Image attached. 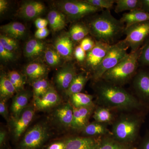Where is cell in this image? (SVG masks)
<instances>
[{
  "label": "cell",
  "mask_w": 149,
  "mask_h": 149,
  "mask_svg": "<svg viewBox=\"0 0 149 149\" xmlns=\"http://www.w3.org/2000/svg\"><path fill=\"white\" fill-rule=\"evenodd\" d=\"M92 95L82 93L73 94L69 97V102L74 108L84 107L95 106Z\"/></svg>",
  "instance_id": "27"
},
{
  "label": "cell",
  "mask_w": 149,
  "mask_h": 149,
  "mask_svg": "<svg viewBox=\"0 0 149 149\" xmlns=\"http://www.w3.org/2000/svg\"><path fill=\"white\" fill-rule=\"evenodd\" d=\"M54 45L56 50L62 57L67 60L72 58L74 52L73 41L68 34L58 37Z\"/></svg>",
  "instance_id": "19"
},
{
  "label": "cell",
  "mask_w": 149,
  "mask_h": 149,
  "mask_svg": "<svg viewBox=\"0 0 149 149\" xmlns=\"http://www.w3.org/2000/svg\"><path fill=\"white\" fill-rule=\"evenodd\" d=\"M65 141H57L52 143L48 146L47 149H65Z\"/></svg>",
  "instance_id": "45"
},
{
  "label": "cell",
  "mask_w": 149,
  "mask_h": 149,
  "mask_svg": "<svg viewBox=\"0 0 149 149\" xmlns=\"http://www.w3.org/2000/svg\"><path fill=\"white\" fill-rule=\"evenodd\" d=\"M124 33L126 35L124 40L131 49V52H136L141 49L149 35V21L133 24L125 28Z\"/></svg>",
  "instance_id": "8"
},
{
  "label": "cell",
  "mask_w": 149,
  "mask_h": 149,
  "mask_svg": "<svg viewBox=\"0 0 149 149\" xmlns=\"http://www.w3.org/2000/svg\"><path fill=\"white\" fill-rule=\"evenodd\" d=\"M35 108L34 105H29L18 116L12 118L10 125L15 140L17 141L26 130L35 115Z\"/></svg>",
  "instance_id": "9"
},
{
  "label": "cell",
  "mask_w": 149,
  "mask_h": 149,
  "mask_svg": "<svg viewBox=\"0 0 149 149\" xmlns=\"http://www.w3.org/2000/svg\"><path fill=\"white\" fill-rule=\"evenodd\" d=\"M17 93L16 89L11 83L7 75L1 74L0 77V97L1 99L7 100Z\"/></svg>",
  "instance_id": "29"
},
{
  "label": "cell",
  "mask_w": 149,
  "mask_h": 149,
  "mask_svg": "<svg viewBox=\"0 0 149 149\" xmlns=\"http://www.w3.org/2000/svg\"><path fill=\"white\" fill-rule=\"evenodd\" d=\"M61 57L56 50L50 48L46 50L45 59L47 63L51 66H58L61 63Z\"/></svg>",
  "instance_id": "35"
},
{
  "label": "cell",
  "mask_w": 149,
  "mask_h": 149,
  "mask_svg": "<svg viewBox=\"0 0 149 149\" xmlns=\"http://www.w3.org/2000/svg\"><path fill=\"white\" fill-rule=\"evenodd\" d=\"M93 116L95 121L103 124H109L114 121V116L111 109L101 106L96 108Z\"/></svg>",
  "instance_id": "30"
},
{
  "label": "cell",
  "mask_w": 149,
  "mask_h": 149,
  "mask_svg": "<svg viewBox=\"0 0 149 149\" xmlns=\"http://www.w3.org/2000/svg\"><path fill=\"white\" fill-rule=\"evenodd\" d=\"M89 33L88 26L82 23H76L71 26L68 34L73 42H78L83 40Z\"/></svg>",
  "instance_id": "31"
},
{
  "label": "cell",
  "mask_w": 149,
  "mask_h": 149,
  "mask_svg": "<svg viewBox=\"0 0 149 149\" xmlns=\"http://www.w3.org/2000/svg\"><path fill=\"white\" fill-rule=\"evenodd\" d=\"M9 79L16 89L17 92L24 90L25 79L24 77L16 71H10L7 75Z\"/></svg>",
  "instance_id": "34"
},
{
  "label": "cell",
  "mask_w": 149,
  "mask_h": 149,
  "mask_svg": "<svg viewBox=\"0 0 149 149\" xmlns=\"http://www.w3.org/2000/svg\"><path fill=\"white\" fill-rule=\"evenodd\" d=\"M101 137L72 136L65 139V149H96Z\"/></svg>",
  "instance_id": "14"
},
{
  "label": "cell",
  "mask_w": 149,
  "mask_h": 149,
  "mask_svg": "<svg viewBox=\"0 0 149 149\" xmlns=\"http://www.w3.org/2000/svg\"><path fill=\"white\" fill-rule=\"evenodd\" d=\"M111 45L96 41L94 47L87 53L85 60L86 66L94 72L103 60Z\"/></svg>",
  "instance_id": "10"
},
{
  "label": "cell",
  "mask_w": 149,
  "mask_h": 149,
  "mask_svg": "<svg viewBox=\"0 0 149 149\" xmlns=\"http://www.w3.org/2000/svg\"><path fill=\"white\" fill-rule=\"evenodd\" d=\"M7 139V132L5 130H2L0 131V146L1 149H3V148L5 145Z\"/></svg>",
  "instance_id": "47"
},
{
  "label": "cell",
  "mask_w": 149,
  "mask_h": 149,
  "mask_svg": "<svg viewBox=\"0 0 149 149\" xmlns=\"http://www.w3.org/2000/svg\"><path fill=\"white\" fill-rule=\"evenodd\" d=\"M45 48L44 43L37 39H32L26 43L24 48L25 56L33 58L40 55Z\"/></svg>",
  "instance_id": "26"
},
{
  "label": "cell",
  "mask_w": 149,
  "mask_h": 149,
  "mask_svg": "<svg viewBox=\"0 0 149 149\" xmlns=\"http://www.w3.org/2000/svg\"><path fill=\"white\" fill-rule=\"evenodd\" d=\"M96 149H137V148L134 145L119 142L110 134L101 137Z\"/></svg>",
  "instance_id": "22"
},
{
  "label": "cell",
  "mask_w": 149,
  "mask_h": 149,
  "mask_svg": "<svg viewBox=\"0 0 149 149\" xmlns=\"http://www.w3.org/2000/svg\"><path fill=\"white\" fill-rule=\"evenodd\" d=\"M49 137L47 125L39 123L32 126L25 133L19 143L20 149H39Z\"/></svg>",
  "instance_id": "6"
},
{
  "label": "cell",
  "mask_w": 149,
  "mask_h": 149,
  "mask_svg": "<svg viewBox=\"0 0 149 149\" xmlns=\"http://www.w3.org/2000/svg\"><path fill=\"white\" fill-rule=\"evenodd\" d=\"M59 7L72 20H77L85 16L103 10L85 1H64L59 3Z\"/></svg>",
  "instance_id": "7"
},
{
  "label": "cell",
  "mask_w": 149,
  "mask_h": 149,
  "mask_svg": "<svg viewBox=\"0 0 149 149\" xmlns=\"http://www.w3.org/2000/svg\"><path fill=\"white\" fill-rule=\"evenodd\" d=\"M47 20L51 29L54 32H57L63 29L66 24L64 15L57 10L50 11L48 14Z\"/></svg>",
  "instance_id": "25"
},
{
  "label": "cell",
  "mask_w": 149,
  "mask_h": 149,
  "mask_svg": "<svg viewBox=\"0 0 149 149\" xmlns=\"http://www.w3.org/2000/svg\"><path fill=\"white\" fill-rule=\"evenodd\" d=\"M0 57L5 61H12L15 58V54L13 52L6 49L2 45L0 44Z\"/></svg>",
  "instance_id": "40"
},
{
  "label": "cell",
  "mask_w": 149,
  "mask_h": 149,
  "mask_svg": "<svg viewBox=\"0 0 149 149\" xmlns=\"http://www.w3.org/2000/svg\"><path fill=\"white\" fill-rule=\"evenodd\" d=\"M45 6L40 1H30L22 4L19 10V15L25 19H34L43 13Z\"/></svg>",
  "instance_id": "17"
},
{
  "label": "cell",
  "mask_w": 149,
  "mask_h": 149,
  "mask_svg": "<svg viewBox=\"0 0 149 149\" xmlns=\"http://www.w3.org/2000/svg\"><path fill=\"white\" fill-rule=\"evenodd\" d=\"M0 44L6 49L11 52L16 50L18 47V43L15 39L7 35H1Z\"/></svg>",
  "instance_id": "36"
},
{
  "label": "cell",
  "mask_w": 149,
  "mask_h": 149,
  "mask_svg": "<svg viewBox=\"0 0 149 149\" xmlns=\"http://www.w3.org/2000/svg\"><path fill=\"white\" fill-rule=\"evenodd\" d=\"M31 96L32 94L30 91L24 89L17 92L13 96L10 107L12 118H15L17 117L29 105L28 104Z\"/></svg>",
  "instance_id": "18"
},
{
  "label": "cell",
  "mask_w": 149,
  "mask_h": 149,
  "mask_svg": "<svg viewBox=\"0 0 149 149\" xmlns=\"http://www.w3.org/2000/svg\"><path fill=\"white\" fill-rule=\"evenodd\" d=\"M133 87L137 95L145 101L149 102V73L141 71L136 73Z\"/></svg>",
  "instance_id": "16"
},
{
  "label": "cell",
  "mask_w": 149,
  "mask_h": 149,
  "mask_svg": "<svg viewBox=\"0 0 149 149\" xmlns=\"http://www.w3.org/2000/svg\"><path fill=\"white\" fill-rule=\"evenodd\" d=\"M137 149H149V134L142 139Z\"/></svg>",
  "instance_id": "46"
},
{
  "label": "cell",
  "mask_w": 149,
  "mask_h": 149,
  "mask_svg": "<svg viewBox=\"0 0 149 149\" xmlns=\"http://www.w3.org/2000/svg\"><path fill=\"white\" fill-rule=\"evenodd\" d=\"M77 74L75 67L72 63H68L63 67L55 77V82L57 88L65 92Z\"/></svg>",
  "instance_id": "13"
},
{
  "label": "cell",
  "mask_w": 149,
  "mask_h": 149,
  "mask_svg": "<svg viewBox=\"0 0 149 149\" xmlns=\"http://www.w3.org/2000/svg\"><path fill=\"white\" fill-rule=\"evenodd\" d=\"M61 102L59 95L55 88L51 86L45 95L34 100L33 105L37 110L44 111L55 108L61 104Z\"/></svg>",
  "instance_id": "12"
},
{
  "label": "cell",
  "mask_w": 149,
  "mask_h": 149,
  "mask_svg": "<svg viewBox=\"0 0 149 149\" xmlns=\"http://www.w3.org/2000/svg\"><path fill=\"white\" fill-rule=\"evenodd\" d=\"M24 72L29 79L32 81L43 78L47 72V68L39 63H32L25 67Z\"/></svg>",
  "instance_id": "24"
},
{
  "label": "cell",
  "mask_w": 149,
  "mask_h": 149,
  "mask_svg": "<svg viewBox=\"0 0 149 149\" xmlns=\"http://www.w3.org/2000/svg\"><path fill=\"white\" fill-rule=\"evenodd\" d=\"M95 82L97 100L101 106L125 111L139 110L142 104L120 86L101 80Z\"/></svg>",
  "instance_id": "1"
},
{
  "label": "cell",
  "mask_w": 149,
  "mask_h": 149,
  "mask_svg": "<svg viewBox=\"0 0 149 149\" xmlns=\"http://www.w3.org/2000/svg\"><path fill=\"white\" fill-rule=\"evenodd\" d=\"M49 34V31L47 28L37 29L35 32V36L37 40H42L46 38Z\"/></svg>",
  "instance_id": "43"
},
{
  "label": "cell",
  "mask_w": 149,
  "mask_h": 149,
  "mask_svg": "<svg viewBox=\"0 0 149 149\" xmlns=\"http://www.w3.org/2000/svg\"><path fill=\"white\" fill-rule=\"evenodd\" d=\"M83 136L100 138L111 134V132L107 128V124L93 122L89 123L81 130Z\"/></svg>",
  "instance_id": "21"
},
{
  "label": "cell",
  "mask_w": 149,
  "mask_h": 149,
  "mask_svg": "<svg viewBox=\"0 0 149 149\" xmlns=\"http://www.w3.org/2000/svg\"><path fill=\"white\" fill-rule=\"evenodd\" d=\"M89 77L84 73L76 74L69 88L65 92V95L69 97L73 94L81 93Z\"/></svg>",
  "instance_id": "28"
},
{
  "label": "cell",
  "mask_w": 149,
  "mask_h": 149,
  "mask_svg": "<svg viewBox=\"0 0 149 149\" xmlns=\"http://www.w3.org/2000/svg\"><path fill=\"white\" fill-rule=\"evenodd\" d=\"M72 108L73 116L71 128L81 131L89 124V119L95 109V106L80 108L72 107Z\"/></svg>",
  "instance_id": "15"
},
{
  "label": "cell",
  "mask_w": 149,
  "mask_h": 149,
  "mask_svg": "<svg viewBox=\"0 0 149 149\" xmlns=\"http://www.w3.org/2000/svg\"><path fill=\"white\" fill-rule=\"evenodd\" d=\"M85 2L90 4L91 5L102 9L106 10H110L112 8L115 0H85Z\"/></svg>",
  "instance_id": "37"
},
{
  "label": "cell",
  "mask_w": 149,
  "mask_h": 149,
  "mask_svg": "<svg viewBox=\"0 0 149 149\" xmlns=\"http://www.w3.org/2000/svg\"><path fill=\"white\" fill-rule=\"evenodd\" d=\"M120 20L125 23V29L133 24L149 21V13L142 9L131 11L123 14Z\"/></svg>",
  "instance_id": "20"
},
{
  "label": "cell",
  "mask_w": 149,
  "mask_h": 149,
  "mask_svg": "<svg viewBox=\"0 0 149 149\" xmlns=\"http://www.w3.org/2000/svg\"><path fill=\"white\" fill-rule=\"evenodd\" d=\"M139 63L142 65L149 66V40L141 48Z\"/></svg>",
  "instance_id": "38"
},
{
  "label": "cell",
  "mask_w": 149,
  "mask_h": 149,
  "mask_svg": "<svg viewBox=\"0 0 149 149\" xmlns=\"http://www.w3.org/2000/svg\"><path fill=\"white\" fill-rule=\"evenodd\" d=\"M115 12L117 13L126 10L141 9L142 7L141 0H115Z\"/></svg>",
  "instance_id": "32"
},
{
  "label": "cell",
  "mask_w": 149,
  "mask_h": 149,
  "mask_svg": "<svg viewBox=\"0 0 149 149\" xmlns=\"http://www.w3.org/2000/svg\"><path fill=\"white\" fill-rule=\"evenodd\" d=\"M6 101L1 99L0 101V114L6 120H8V111Z\"/></svg>",
  "instance_id": "42"
},
{
  "label": "cell",
  "mask_w": 149,
  "mask_h": 149,
  "mask_svg": "<svg viewBox=\"0 0 149 149\" xmlns=\"http://www.w3.org/2000/svg\"><path fill=\"white\" fill-rule=\"evenodd\" d=\"M54 109L52 116L54 122L64 128H71L73 120V108L69 102L60 104Z\"/></svg>",
  "instance_id": "11"
},
{
  "label": "cell",
  "mask_w": 149,
  "mask_h": 149,
  "mask_svg": "<svg viewBox=\"0 0 149 149\" xmlns=\"http://www.w3.org/2000/svg\"><path fill=\"white\" fill-rule=\"evenodd\" d=\"M96 42H94L89 37H86L81 41L80 45L86 52L91 51L95 45Z\"/></svg>",
  "instance_id": "39"
},
{
  "label": "cell",
  "mask_w": 149,
  "mask_h": 149,
  "mask_svg": "<svg viewBox=\"0 0 149 149\" xmlns=\"http://www.w3.org/2000/svg\"><path fill=\"white\" fill-rule=\"evenodd\" d=\"M74 55L77 61L83 62L86 58L87 53L80 45L77 46L74 49Z\"/></svg>",
  "instance_id": "41"
},
{
  "label": "cell",
  "mask_w": 149,
  "mask_h": 149,
  "mask_svg": "<svg viewBox=\"0 0 149 149\" xmlns=\"http://www.w3.org/2000/svg\"><path fill=\"white\" fill-rule=\"evenodd\" d=\"M142 7L141 9L149 13V0H142Z\"/></svg>",
  "instance_id": "49"
},
{
  "label": "cell",
  "mask_w": 149,
  "mask_h": 149,
  "mask_svg": "<svg viewBox=\"0 0 149 149\" xmlns=\"http://www.w3.org/2000/svg\"><path fill=\"white\" fill-rule=\"evenodd\" d=\"M141 52V48L130 52L116 66L107 71L101 79L120 87L128 83L136 74Z\"/></svg>",
  "instance_id": "4"
},
{
  "label": "cell",
  "mask_w": 149,
  "mask_h": 149,
  "mask_svg": "<svg viewBox=\"0 0 149 149\" xmlns=\"http://www.w3.org/2000/svg\"><path fill=\"white\" fill-rule=\"evenodd\" d=\"M49 23L48 20L45 19L38 17L35 21V24L37 29H44L47 28V25Z\"/></svg>",
  "instance_id": "44"
},
{
  "label": "cell",
  "mask_w": 149,
  "mask_h": 149,
  "mask_svg": "<svg viewBox=\"0 0 149 149\" xmlns=\"http://www.w3.org/2000/svg\"><path fill=\"white\" fill-rule=\"evenodd\" d=\"M88 27L90 33L97 41L110 45L124 33L125 25L112 15L110 10H105L93 17L90 21Z\"/></svg>",
  "instance_id": "2"
},
{
  "label": "cell",
  "mask_w": 149,
  "mask_h": 149,
  "mask_svg": "<svg viewBox=\"0 0 149 149\" xmlns=\"http://www.w3.org/2000/svg\"><path fill=\"white\" fill-rule=\"evenodd\" d=\"M51 86L48 80L43 77L33 81L32 87L34 100L45 95Z\"/></svg>",
  "instance_id": "33"
},
{
  "label": "cell",
  "mask_w": 149,
  "mask_h": 149,
  "mask_svg": "<svg viewBox=\"0 0 149 149\" xmlns=\"http://www.w3.org/2000/svg\"><path fill=\"white\" fill-rule=\"evenodd\" d=\"M8 2L5 0H1L0 1V13H3L8 8Z\"/></svg>",
  "instance_id": "48"
},
{
  "label": "cell",
  "mask_w": 149,
  "mask_h": 149,
  "mask_svg": "<svg viewBox=\"0 0 149 149\" xmlns=\"http://www.w3.org/2000/svg\"><path fill=\"white\" fill-rule=\"evenodd\" d=\"M129 46L124 40L112 45L101 63L93 72V80L96 82L101 80L104 74L112 69L128 55Z\"/></svg>",
  "instance_id": "5"
},
{
  "label": "cell",
  "mask_w": 149,
  "mask_h": 149,
  "mask_svg": "<svg viewBox=\"0 0 149 149\" xmlns=\"http://www.w3.org/2000/svg\"><path fill=\"white\" fill-rule=\"evenodd\" d=\"M1 31L7 36L13 39H19L23 37L26 33L25 26L19 22H11L1 27Z\"/></svg>",
  "instance_id": "23"
},
{
  "label": "cell",
  "mask_w": 149,
  "mask_h": 149,
  "mask_svg": "<svg viewBox=\"0 0 149 149\" xmlns=\"http://www.w3.org/2000/svg\"><path fill=\"white\" fill-rule=\"evenodd\" d=\"M142 123V118L139 114H121L113 123L112 136L123 143L134 145L139 137Z\"/></svg>",
  "instance_id": "3"
}]
</instances>
